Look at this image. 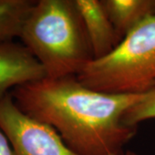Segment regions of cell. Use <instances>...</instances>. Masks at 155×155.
<instances>
[{
    "instance_id": "1",
    "label": "cell",
    "mask_w": 155,
    "mask_h": 155,
    "mask_svg": "<svg viewBox=\"0 0 155 155\" xmlns=\"http://www.w3.org/2000/svg\"><path fill=\"white\" fill-rule=\"evenodd\" d=\"M11 95L22 113L53 127L77 154L119 155L137 131L122 117L143 94L100 92L68 76L27 83Z\"/></svg>"
},
{
    "instance_id": "2",
    "label": "cell",
    "mask_w": 155,
    "mask_h": 155,
    "mask_svg": "<svg viewBox=\"0 0 155 155\" xmlns=\"http://www.w3.org/2000/svg\"><path fill=\"white\" fill-rule=\"evenodd\" d=\"M19 38L49 78L77 76L94 60L75 0L35 1Z\"/></svg>"
},
{
    "instance_id": "3",
    "label": "cell",
    "mask_w": 155,
    "mask_h": 155,
    "mask_svg": "<svg viewBox=\"0 0 155 155\" xmlns=\"http://www.w3.org/2000/svg\"><path fill=\"white\" fill-rule=\"evenodd\" d=\"M77 78L84 86L116 95L144 94L155 86V14L145 18L104 58Z\"/></svg>"
},
{
    "instance_id": "4",
    "label": "cell",
    "mask_w": 155,
    "mask_h": 155,
    "mask_svg": "<svg viewBox=\"0 0 155 155\" xmlns=\"http://www.w3.org/2000/svg\"><path fill=\"white\" fill-rule=\"evenodd\" d=\"M0 129L9 140L13 155H78L53 127L22 113L11 92L0 98Z\"/></svg>"
},
{
    "instance_id": "5",
    "label": "cell",
    "mask_w": 155,
    "mask_h": 155,
    "mask_svg": "<svg viewBox=\"0 0 155 155\" xmlns=\"http://www.w3.org/2000/svg\"><path fill=\"white\" fill-rule=\"evenodd\" d=\"M44 78V67L25 45L0 42V98L17 86Z\"/></svg>"
},
{
    "instance_id": "6",
    "label": "cell",
    "mask_w": 155,
    "mask_h": 155,
    "mask_svg": "<svg viewBox=\"0 0 155 155\" xmlns=\"http://www.w3.org/2000/svg\"><path fill=\"white\" fill-rule=\"evenodd\" d=\"M88 35L94 60L110 54L120 39L106 13L102 0H75Z\"/></svg>"
},
{
    "instance_id": "7",
    "label": "cell",
    "mask_w": 155,
    "mask_h": 155,
    "mask_svg": "<svg viewBox=\"0 0 155 155\" xmlns=\"http://www.w3.org/2000/svg\"><path fill=\"white\" fill-rule=\"evenodd\" d=\"M102 4L120 41L155 14V0H102Z\"/></svg>"
},
{
    "instance_id": "8",
    "label": "cell",
    "mask_w": 155,
    "mask_h": 155,
    "mask_svg": "<svg viewBox=\"0 0 155 155\" xmlns=\"http://www.w3.org/2000/svg\"><path fill=\"white\" fill-rule=\"evenodd\" d=\"M34 0H0V42L19 37Z\"/></svg>"
},
{
    "instance_id": "9",
    "label": "cell",
    "mask_w": 155,
    "mask_h": 155,
    "mask_svg": "<svg viewBox=\"0 0 155 155\" xmlns=\"http://www.w3.org/2000/svg\"><path fill=\"white\" fill-rule=\"evenodd\" d=\"M150 119H155V86L126 111L122 122L126 126L137 127L139 123Z\"/></svg>"
},
{
    "instance_id": "10",
    "label": "cell",
    "mask_w": 155,
    "mask_h": 155,
    "mask_svg": "<svg viewBox=\"0 0 155 155\" xmlns=\"http://www.w3.org/2000/svg\"><path fill=\"white\" fill-rule=\"evenodd\" d=\"M0 155H13L10 141L4 132L0 129Z\"/></svg>"
},
{
    "instance_id": "11",
    "label": "cell",
    "mask_w": 155,
    "mask_h": 155,
    "mask_svg": "<svg viewBox=\"0 0 155 155\" xmlns=\"http://www.w3.org/2000/svg\"><path fill=\"white\" fill-rule=\"evenodd\" d=\"M124 155H140V154L136 153H134V152H132V151H127Z\"/></svg>"
}]
</instances>
